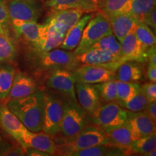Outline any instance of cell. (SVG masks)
Here are the masks:
<instances>
[{"instance_id":"22","label":"cell","mask_w":156,"mask_h":156,"mask_svg":"<svg viewBox=\"0 0 156 156\" xmlns=\"http://www.w3.org/2000/svg\"><path fill=\"white\" fill-rule=\"evenodd\" d=\"M93 17V15H83L79 21L67 31L62 44L58 48L66 51H74L78 46L85 25Z\"/></svg>"},{"instance_id":"17","label":"cell","mask_w":156,"mask_h":156,"mask_svg":"<svg viewBox=\"0 0 156 156\" xmlns=\"http://www.w3.org/2000/svg\"><path fill=\"white\" fill-rule=\"evenodd\" d=\"M36 81L31 76L22 72L15 73L12 85L7 95L6 101L27 96L38 90Z\"/></svg>"},{"instance_id":"31","label":"cell","mask_w":156,"mask_h":156,"mask_svg":"<svg viewBox=\"0 0 156 156\" xmlns=\"http://www.w3.org/2000/svg\"><path fill=\"white\" fill-rule=\"evenodd\" d=\"M90 48H98L118 57L121 56L120 41L113 34L101 38Z\"/></svg>"},{"instance_id":"30","label":"cell","mask_w":156,"mask_h":156,"mask_svg":"<svg viewBox=\"0 0 156 156\" xmlns=\"http://www.w3.org/2000/svg\"><path fill=\"white\" fill-rule=\"evenodd\" d=\"M134 34L145 49L155 44V34L147 25L141 21L136 20Z\"/></svg>"},{"instance_id":"24","label":"cell","mask_w":156,"mask_h":156,"mask_svg":"<svg viewBox=\"0 0 156 156\" xmlns=\"http://www.w3.org/2000/svg\"><path fill=\"white\" fill-rule=\"evenodd\" d=\"M45 6L51 10L81 9L85 13L96 12L91 0H46Z\"/></svg>"},{"instance_id":"15","label":"cell","mask_w":156,"mask_h":156,"mask_svg":"<svg viewBox=\"0 0 156 156\" xmlns=\"http://www.w3.org/2000/svg\"><path fill=\"white\" fill-rule=\"evenodd\" d=\"M17 142L25 149L33 147L46 152L50 155H55L56 145L53 138L44 132H34L26 129Z\"/></svg>"},{"instance_id":"12","label":"cell","mask_w":156,"mask_h":156,"mask_svg":"<svg viewBox=\"0 0 156 156\" xmlns=\"http://www.w3.org/2000/svg\"><path fill=\"white\" fill-rule=\"evenodd\" d=\"M76 57L80 65L90 64L102 66L114 72L116 71L119 66L122 63L120 57L98 48H90L76 56Z\"/></svg>"},{"instance_id":"46","label":"cell","mask_w":156,"mask_h":156,"mask_svg":"<svg viewBox=\"0 0 156 156\" xmlns=\"http://www.w3.org/2000/svg\"><path fill=\"white\" fill-rule=\"evenodd\" d=\"M91 1H92V3L93 6H94L95 10L98 12L100 9L101 6L103 5V4L105 2L106 0H91Z\"/></svg>"},{"instance_id":"41","label":"cell","mask_w":156,"mask_h":156,"mask_svg":"<svg viewBox=\"0 0 156 156\" xmlns=\"http://www.w3.org/2000/svg\"><path fill=\"white\" fill-rule=\"evenodd\" d=\"M145 112L148 116L151 118L153 122H156V102L155 101H152V102H148L147 106L145 110Z\"/></svg>"},{"instance_id":"43","label":"cell","mask_w":156,"mask_h":156,"mask_svg":"<svg viewBox=\"0 0 156 156\" xmlns=\"http://www.w3.org/2000/svg\"><path fill=\"white\" fill-rule=\"evenodd\" d=\"M25 155L28 156H51L46 152L40 151L38 149L33 147H28L25 149Z\"/></svg>"},{"instance_id":"5","label":"cell","mask_w":156,"mask_h":156,"mask_svg":"<svg viewBox=\"0 0 156 156\" xmlns=\"http://www.w3.org/2000/svg\"><path fill=\"white\" fill-rule=\"evenodd\" d=\"M44 91V115L42 131L54 137L59 134L64 112V98L52 90Z\"/></svg>"},{"instance_id":"32","label":"cell","mask_w":156,"mask_h":156,"mask_svg":"<svg viewBox=\"0 0 156 156\" xmlns=\"http://www.w3.org/2000/svg\"><path fill=\"white\" fill-rule=\"evenodd\" d=\"M17 56V49L11 37L0 34V64L12 62Z\"/></svg>"},{"instance_id":"2","label":"cell","mask_w":156,"mask_h":156,"mask_svg":"<svg viewBox=\"0 0 156 156\" xmlns=\"http://www.w3.org/2000/svg\"><path fill=\"white\" fill-rule=\"evenodd\" d=\"M55 155L71 156L74 152L95 145H108L109 138L104 130L95 124H90L75 136L64 137L56 136Z\"/></svg>"},{"instance_id":"19","label":"cell","mask_w":156,"mask_h":156,"mask_svg":"<svg viewBox=\"0 0 156 156\" xmlns=\"http://www.w3.org/2000/svg\"><path fill=\"white\" fill-rule=\"evenodd\" d=\"M0 126L17 142L27 129L4 103H0Z\"/></svg>"},{"instance_id":"6","label":"cell","mask_w":156,"mask_h":156,"mask_svg":"<svg viewBox=\"0 0 156 156\" xmlns=\"http://www.w3.org/2000/svg\"><path fill=\"white\" fill-rule=\"evenodd\" d=\"M110 23L106 16L101 12L98 13L88 21L82 35L80 41L73 51L76 56L88 50L93 45L103 37L112 34Z\"/></svg>"},{"instance_id":"37","label":"cell","mask_w":156,"mask_h":156,"mask_svg":"<svg viewBox=\"0 0 156 156\" xmlns=\"http://www.w3.org/2000/svg\"><path fill=\"white\" fill-rule=\"evenodd\" d=\"M12 25L5 0H0V34L10 36Z\"/></svg>"},{"instance_id":"44","label":"cell","mask_w":156,"mask_h":156,"mask_svg":"<svg viewBox=\"0 0 156 156\" xmlns=\"http://www.w3.org/2000/svg\"><path fill=\"white\" fill-rule=\"evenodd\" d=\"M147 77L151 82L155 83L156 82V65L148 64V67L147 70Z\"/></svg>"},{"instance_id":"20","label":"cell","mask_w":156,"mask_h":156,"mask_svg":"<svg viewBox=\"0 0 156 156\" xmlns=\"http://www.w3.org/2000/svg\"><path fill=\"white\" fill-rule=\"evenodd\" d=\"M107 134L109 138V145L125 150L126 151L137 140L127 122L123 125L107 132Z\"/></svg>"},{"instance_id":"9","label":"cell","mask_w":156,"mask_h":156,"mask_svg":"<svg viewBox=\"0 0 156 156\" xmlns=\"http://www.w3.org/2000/svg\"><path fill=\"white\" fill-rule=\"evenodd\" d=\"M46 86L64 98L77 102L75 93V80L73 71L67 69H57L48 74Z\"/></svg>"},{"instance_id":"34","label":"cell","mask_w":156,"mask_h":156,"mask_svg":"<svg viewBox=\"0 0 156 156\" xmlns=\"http://www.w3.org/2000/svg\"><path fill=\"white\" fill-rule=\"evenodd\" d=\"M117 101H125L140 92L141 85L138 83H127L116 80Z\"/></svg>"},{"instance_id":"14","label":"cell","mask_w":156,"mask_h":156,"mask_svg":"<svg viewBox=\"0 0 156 156\" xmlns=\"http://www.w3.org/2000/svg\"><path fill=\"white\" fill-rule=\"evenodd\" d=\"M121 61H134L142 63L147 61V49L143 47L134 34V30L120 41Z\"/></svg>"},{"instance_id":"26","label":"cell","mask_w":156,"mask_h":156,"mask_svg":"<svg viewBox=\"0 0 156 156\" xmlns=\"http://www.w3.org/2000/svg\"><path fill=\"white\" fill-rule=\"evenodd\" d=\"M126 153L125 150L108 145H100L74 152L71 156H123L127 155Z\"/></svg>"},{"instance_id":"48","label":"cell","mask_w":156,"mask_h":156,"mask_svg":"<svg viewBox=\"0 0 156 156\" xmlns=\"http://www.w3.org/2000/svg\"><path fill=\"white\" fill-rule=\"evenodd\" d=\"M2 140V137L1 134H0V140Z\"/></svg>"},{"instance_id":"35","label":"cell","mask_w":156,"mask_h":156,"mask_svg":"<svg viewBox=\"0 0 156 156\" xmlns=\"http://www.w3.org/2000/svg\"><path fill=\"white\" fill-rule=\"evenodd\" d=\"M116 80H111L103 83L95 84L98 91L100 98L105 103L116 102L117 101V93Z\"/></svg>"},{"instance_id":"27","label":"cell","mask_w":156,"mask_h":156,"mask_svg":"<svg viewBox=\"0 0 156 156\" xmlns=\"http://www.w3.org/2000/svg\"><path fill=\"white\" fill-rule=\"evenodd\" d=\"M16 69L9 63L0 64V101H5L12 85Z\"/></svg>"},{"instance_id":"11","label":"cell","mask_w":156,"mask_h":156,"mask_svg":"<svg viewBox=\"0 0 156 156\" xmlns=\"http://www.w3.org/2000/svg\"><path fill=\"white\" fill-rule=\"evenodd\" d=\"M73 73L75 83L98 84L115 79V72L102 66L81 64Z\"/></svg>"},{"instance_id":"40","label":"cell","mask_w":156,"mask_h":156,"mask_svg":"<svg viewBox=\"0 0 156 156\" xmlns=\"http://www.w3.org/2000/svg\"><path fill=\"white\" fill-rule=\"evenodd\" d=\"M25 155V149L20 144L12 145L5 153V156H23Z\"/></svg>"},{"instance_id":"13","label":"cell","mask_w":156,"mask_h":156,"mask_svg":"<svg viewBox=\"0 0 156 156\" xmlns=\"http://www.w3.org/2000/svg\"><path fill=\"white\" fill-rule=\"evenodd\" d=\"M75 87L77 103L90 116H92L102 106L100 95L95 84L75 83Z\"/></svg>"},{"instance_id":"36","label":"cell","mask_w":156,"mask_h":156,"mask_svg":"<svg viewBox=\"0 0 156 156\" xmlns=\"http://www.w3.org/2000/svg\"><path fill=\"white\" fill-rule=\"evenodd\" d=\"M116 103L122 106V108L126 109L127 111L133 112H142L144 111L147 106L148 101L144 95L140 91L132 98L125 101H116Z\"/></svg>"},{"instance_id":"47","label":"cell","mask_w":156,"mask_h":156,"mask_svg":"<svg viewBox=\"0 0 156 156\" xmlns=\"http://www.w3.org/2000/svg\"><path fill=\"white\" fill-rule=\"evenodd\" d=\"M155 155H156V149L149 152V153H145L143 156H155Z\"/></svg>"},{"instance_id":"16","label":"cell","mask_w":156,"mask_h":156,"mask_svg":"<svg viewBox=\"0 0 156 156\" xmlns=\"http://www.w3.org/2000/svg\"><path fill=\"white\" fill-rule=\"evenodd\" d=\"M84 13L85 12L81 9L51 10L46 22L52 23L62 33L66 35L67 31L83 16Z\"/></svg>"},{"instance_id":"33","label":"cell","mask_w":156,"mask_h":156,"mask_svg":"<svg viewBox=\"0 0 156 156\" xmlns=\"http://www.w3.org/2000/svg\"><path fill=\"white\" fill-rule=\"evenodd\" d=\"M155 4L156 0H132L128 13L136 20L142 21L145 15L155 7Z\"/></svg>"},{"instance_id":"1","label":"cell","mask_w":156,"mask_h":156,"mask_svg":"<svg viewBox=\"0 0 156 156\" xmlns=\"http://www.w3.org/2000/svg\"><path fill=\"white\" fill-rule=\"evenodd\" d=\"M6 105L28 130L34 132L42 131L44 115L43 90L39 89L27 96L7 101Z\"/></svg>"},{"instance_id":"21","label":"cell","mask_w":156,"mask_h":156,"mask_svg":"<svg viewBox=\"0 0 156 156\" xmlns=\"http://www.w3.org/2000/svg\"><path fill=\"white\" fill-rule=\"evenodd\" d=\"M113 34L119 41L122 40L129 33L134 30L136 20L129 13H122L107 17Z\"/></svg>"},{"instance_id":"18","label":"cell","mask_w":156,"mask_h":156,"mask_svg":"<svg viewBox=\"0 0 156 156\" xmlns=\"http://www.w3.org/2000/svg\"><path fill=\"white\" fill-rule=\"evenodd\" d=\"M127 122L136 139L155 134V122L145 112L127 111Z\"/></svg>"},{"instance_id":"4","label":"cell","mask_w":156,"mask_h":156,"mask_svg":"<svg viewBox=\"0 0 156 156\" xmlns=\"http://www.w3.org/2000/svg\"><path fill=\"white\" fill-rule=\"evenodd\" d=\"M34 64L41 73H51L57 69H67L73 71L80 64L73 51L55 48L44 53H37Z\"/></svg>"},{"instance_id":"25","label":"cell","mask_w":156,"mask_h":156,"mask_svg":"<svg viewBox=\"0 0 156 156\" xmlns=\"http://www.w3.org/2000/svg\"><path fill=\"white\" fill-rule=\"evenodd\" d=\"M47 30L45 39L36 53H44L57 48L63 42L65 34L62 33L55 25L51 23H46Z\"/></svg>"},{"instance_id":"8","label":"cell","mask_w":156,"mask_h":156,"mask_svg":"<svg viewBox=\"0 0 156 156\" xmlns=\"http://www.w3.org/2000/svg\"><path fill=\"white\" fill-rule=\"evenodd\" d=\"M7 10L10 22H37L44 11L41 0H8Z\"/></svg>"},{"instance_id":"45","label":"cell","mask_w":156,"mask_h":156,"mask_svg":"<svg viewBox=\"0 0 156 156\" xmlns=\"http://www.w3.org/2000/svg\"><path fill=\"white\" fill-rule=\"evenodd\" d=\"M13 145L5 140H0V156H5V153Z\"/></svg>"},{"instance_id":"38","label":"cell","mask_w":156,"mask_h":156,"mask_svg":"<svg viewBox=\"0 0 156 156\" xmlns=\"http://www.w3.org/2000/svg\"><path fill=\"white\" fill-rule=\"evenodd\" d=\"M140 91L148 102L156 101V84L153 82L145 83L140 87Z\"/></svg>"},{"instance_id":"23","label":"cell","mask_w":156,"mask_h":156,"mask_svg":"<svg viewBox=\"0 0 156 156\" xmlns=\"http://www.w3.org/2000/svg\"><path fill=\"white\" fill-rule=\"evenodd\" d=\"M143 71L140 63L134 61L122 62L115 71V80L127 83H138L142 80Z\"/></svg>"},{"instance_id":"28","label":"cell","mask_w":156,"mask_h":156,"mask_svg":"<svg viewBox=\"0 0 156 156\" xmlns=\"http://www.w3.org/2000/svg\"><path fill=\"white\" fill-rule=\"evenodd\" d=\"M132 2V0H106L98 11L106 17L128 13Z\"/></svg>"},{"instance_id":"49","label":"cell","mask_w":156,"mask_h":156,"mask_svg":"<svg viewBox=\"0 0 156 156\" xmlns=\"http://www.w3.org/2000/svg\"><path fill=\"white\" fill-rule=\"evenodd\" d=\"M43 1H44V0H43ZM44 1H46V0H44Z\"/></svg>"},{"instance_id":"29","label":"cell","mask_w":156,"mask_h":156,"mask_svg":"<svg viewBox=\"0 0 156 156\" xmlns=\"http://www.w3.org/2000/svg\"><path fill=\"white\" fill-rule=\"evenodd\" d=\"M156 149V135L155 134L146 136H142L135 140L126 150L127 153H136L144 155Z\"/></svg>"},{"instance_id":"10","label":"cell","mask_w":156,"mask_h":156,"mask_svg":"<svg viewBox=\"0 0 156 156\" xmlns=\"http://www.w3.org/2000/svg\"><path fill=\"white\" fill-rule=\"evenodd\" d=\"M12 28L15 34L28 42L35 52L44 42L47 30V24L37 22H12Z\"/></svg>"},{"instance_id":"3","label":"cell","mask_w":156,"mask_h":156,"mask_svg":"<svg viewBox=\"0 0 156 156\" xmlns=\"http://www.w3.org/2000/svg\"><path fill=\"white\" fill-rule=\"evenodd\" d=\"M91 123L92 120L90 116L79 103L64 98L63 116L58 135H62L61 136L64 137H72L80 132Z\"/></svg>"},{"instance_id":"7","label":"cell","mask_w":156,"mask_h":156,"mask_svg":"<svg viewBox=\"0 0 156 156\" xmlns=\"http://www.w3.org/2000/svg\"><path fill=\"white\" fill-rule=\"evenodd\" d=\"M90 117L93 124L107 133L127 122V110L116 102L106 103L102 104Z\"/></svg>"},{"instance_id":"39","label":"cell","mask_w":156,"mask_h":156,"mask_svg":"<svg viewBox=\"0 0 156 156\" xmlns=\"http://www.w3.org/2000/svg\"><path fill=\"white\" fill-rule=\"evenodd\" d=\"M141 22L147 25L152 30L155 34L156 30V9L155 7L152 9L147 15H145Z\"/></svg>"},{"instance_id":"42","label":"cell","mask_w":156,"mask_h":156,"mask_svg":"<svg viewBox=\"0 0 156 156\" xmlns=\"http://www.w3.org/2000/svg\"><path fill=\"white\" fill-rule=\"evenodd\" d=\"M147 58L149 63L156 65V48L155 44L147 49Z\"/></svg>"}]
</instances>
